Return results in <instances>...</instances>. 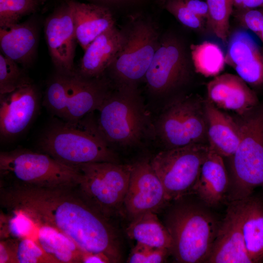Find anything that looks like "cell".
Here are the masks:
<instances>
[{"label":"cell","instance_id":"39","mask_svg":"<svg viewBox=\"0 0 263 263\" xmlns=\"http://www.w3.org/2000/svg\"><path fill=\"white\" fill-rule=\"evenodd\" d=\"M233 6L236 9H240L241 7L244 0H231Z\"/></svg>","mask_w":263,"mask_h":263},{"label":"cell","instance_id":"4","mask_svg":"<svg viewBox=\"0 0 263 263\" xmlns=\"http://www.w3.org/2000/svg\"><path fill=\"white\" fill-rule=\"evenodd\" d=\"M0 187H76L81 172L42 152L16 149L0 153Z\"/></svg>","mask_w":263,"mask_h":263},{"label":"cell","instance_id":"34","mask_svg":"<svg viewBox=\"0 0 263 263\" xmlns=\"http://www.w3.org/2000/svg\"><path fill=\"white\" fill-rule=\"evenodd\" d=\"M164 7L179 22L188 28L197 30L203 25L204 19L193 13L183 0H166Z\"/></svg>","mask_w":263,"mask_h":263},{"label":"cell","instance_id":"42","mask_svg":"<svg viewBox=\"0 0 263 263\" xmlns=\"http://www.w3.org/2000/svg\"><path fill=\"white\" fill-rule=\"evenodd\" d=\"M262 186H263V184Z\"/></svg>","mask_w":263,"mask_h":263},{"label":"cell","instance_id":"33","mask_svg":"<svg viewBox=\"0 0 263 263\" xmlns=\"http://www.w3.org/2000/svg\"><path fill=\"white\" fill-rule=\"evenodd\" d=\"M170 251L168 249L157 248L139 243L132 249L127 263H160L164 262Z\"/></svg>","mask_w":263,"mask_h":263},{"label":"cell","instance_id":"24","mask_svg":"<svg viewBox=\"0 0 263 263\" xmlns=\"http://www.w3.org/2000/svg\"><path fill=\"white\" fill-rule=\"evenodd\" d=\"M34 239L56 263H82L86 252L70 238L48 226L36 227Z\"/></svg>","mask_w":263,"mask_h":263},{"label":"cell","instance_id":"8","mask_svg":"<svg viewBox=\"0 0 263 263\" xmlns=\"http://www.w3.org/2000/svg\"><path fill=\"white\" fill-rule=\"evenodd\" d=\"M124 32L123 45L108 70L117 87L136 88L145 77L160 38L154 25L146 20L134 21Z\"/></svg>","mask_w":263,"mask_h":263},{"label":"cell","instance_id":"37","mask_svg":"<svg viewBox=\"0 0 263 263\" xmlns=\"http://www.w3.org/2000/svg\"><path fill=\"white\" fill-rule=\"evenodd\" d=\"M0 263H13L12 248L8 239L0 240Z\"/></svg>","mask_w":263,"mask_h":263},{"label":"cell","instance_id":"38","mask_svg":"<svg viewBox=\"0 0 263 263\" xmlns=\"http://www.w3.org/2000/svg\"><path fill=\"white\" fill-rule=\"evenodd\" d=\"M263 8V0H244L240 9Z\"/></svg>","mask_w":263,"mask_h":263},{"label":"cell","instance_id":"12","mask_svg":"<svg viewBox=\"0 0 263 263\" xmlns=\"http://www.w3.org/2000/svg\"><path fill=\"white\" fill-rule=\"evenodd\" d=\"M44 31L49 53L57 72L66 75L75 73L74 57L77 41L69 1L46 19Z\"/></svg>","mask_w":263,"mask_h":263},{"label":"cell","instance_id":"7","mask_svg":"<svg viewBox=\"0 0 263 263\" xmlns=\"http://www.w3.org/2000/svg\"><path fill=\"white\" fill-rule=\"evenodd\" d=\"M76 166L81 177L76 189L92 208L110 220L123 207L132 164L105 162Z\"/></svg>","mask_w":263,"mask_h":263},{"label":"cell","instance_id":"26","mask_svg":"<svg viewBox=\"0 0 263 263\" xmlns=\"http://www.w3.org/2000/svg\"><path fill=\"white\" fill-rule=\"evenodd\" d=\"M191 59L195 71L206 77H215L224 70L225 56L216 43L208 41L190 47Z\"/></svg>","mask_w":263,"mask_h":263},{"label":"cell","instance_id":"19","mask_svg":"<svg viewBox=\"0 0 263 263\" xmlns=\"http://www.w3.org/2000/svg\"><path fill=\"white\" fill-rule=\"evenodd\" d=\"M207 121V139L210 150L229 158L236 150L241 139L238 122L222 112L207 100L205 102Z\"/></svg>","mask_w":263,"mask_h":263},{"label":"cell","instance_id":"16","mask_svg":"<svg viewBox=\"0 0 263 263\" xmlns=\"http://www.w3.org/2000/svg\"><path fill=\"white\" fill-rule=\"evenodd\" d=\"M207 100L220 109L243 116L256 108L258 100L248 84L238 75L225 73L214 77L207 86Z\"/></svg>","mask_w":263,"mask_h":263},{"label":"cell","instance_id":"35","mask_svg":"<svg viewBox=\"0 0 263 263\" xmlns=\"http://www.w3.org/2000/svg\"><path fill=\"white\" fill-rule=\"evenodd\" d=\"M244 25L258 36L263 31V8L237 9Z\"/></svg>","mask_w":263,"mask_h":263},{"label":"cell","instance_id":"27","mask_svg":"<svg viewBox=\"0 0 263 263\" xmlns=\"http://www.w3.org/2000/svg\"><path fill=\"white\" fill-rule=\"evenodd\" d=\"M68 76L57 72L49 81L43 100V106L61 119L64 118L67 106Z\"/></svg>","mask_w":263,"mask_h":263},{"label":"cell","instance_id":"32","mask_svg":"<svg viewBox=\"0 0 263 263\" xmlns=\"http://www.w3.org/2000/svg\"><path fill=\"white\" fill-rule=\"evenodd\" d=\"M31 81L19 65L0 54V95L12 92Z\"/></svg>","mask_w":263,"mask_h":263},{"label":"cell","instance_id":"41","mask_svg":"<svg viewBox=\"0 0 263 263\" xmlns=\"http://www.w3.org/2000/svg\"><path fill=\"white\" fill-rule=\"evenodd\" d=\"M258 36L259 37L263 44V31H262Z\"/></svg>","mask_w":263,"mask_h":263},{"label":"cell","instance_id":"25","mask_svg":"<svg viewBox=\"0 0 263 263\" xmlns=\"http://www.w3.org/2000/svg\"><path fill=\"white\" fill-rule=\"evenodd\" d=\"M127 235L136 243L166 248L171 252L172 241L166 226L154 212L141 214L131 220L126 229Z\"/></svg>","mask_w":263,"mask_h":263},{"label":"cell","instance_id":"23","mask_svg":"<svg viewBox=\"0 0 263 263\" xmlns=\"http://www.w3.org/2000/svg\"><path fill=\"white\" fill-rule=\"evenodd\" d=\"M243 234L252 263L263 262V200L250 196L239 200Z\"/></svg>","mask_w":263,"mask_h":263},{"label":"cell","instance_id":"36","mask_svg":"<svg viewBox=\"0 0 263 263\" xmlns=\"http://www.w3.org/2000/svg\"><path fill=\"white\" fill-rule=\"evenodd\" d=\"M187 7L195 15L204 19L208 17V7L207 1L202 0H183Z\"/></svg>","mask_w":263,"mask_h":263},{"label":"cell","instance_id":"6","mask_svg":"<svg viewBox=\"0 0 263 263\" xmlns=\"http://www.w3.org/2000/svg\"><path fill=\"white\" fill-rule=\"evenodd\" d=\"M117 88L97 110V127L108 143L135 146L146 132L148 115L137 88Z\"/></svg>","mask_w":263,"mask_h":263},{"label":"cell","instance_id":"15","mask_svg":"<svg viewBox=\"0 0 263 263\" xmlns=\"http://www.w3.org/2000/svg\"><path fill=\"white\" fill-rule=\"evenodd\" d=\"M206 263H252L245 247L239 201L230 202Z\"/></svg>","mask_w":263,"mask_h":263},{"label":"cell","instance_id":"14","mask_svg":"<svg viewBox=\"0 0 263 263\" xmlns=\"http://www.w3.org/2000/svg\"><path fill=\"white\" fill-rule=\"evenodd\" d=\"M39 92L32 81L0 95V135L9 141L29 126L38 111Z\"/></svg>","mask_w":263,"mask_h":263},{"label":"cell","instance_id":"30","mask_svg":"<svg viewBox=\"0 0 263 263\" xmlns=\"http://www.w3.org/2000/svg\"><path fill=\"white\" fill-rule=\"evenodd\" d=\"M13 263H56L36 240L29 237L9 238Z\"/></svg>","mask_w":263,"mask_h":263},{"label":"cell","instance_id":"21","mask_svg":"<svg viewBox=\"0 0 263 263\" xmlns=\"http://www.w3.org/2000/svg\"><path fill=\"white\" fill-rule=\"evenodd\" d=\"M73 10L77 42L85 51L99 35L115 25L110 10L94 4L69 1Z\"/></svg>","mask_w":263,"mask_h":263},{"label":"cell","instance_id":"2","mask_svg":"<svg viewBox=\"0 0 263 263\" xmlns=\"http://www.w3.org/2000/svg\"><path fill=\"white\" fill-rule=\"evenodd\" d=\"M87 115L75 121L55 120L41 134L38 147L65 164L76 166L93 162L119 163L116 154Z\"/></svg>","mask_w":263,"mask_h":263},{"label":"cell","instance_id":"18","mask_svg":"<svg viewBox=\"0 0 263 263\" xmlns=\"http://www.w3.org/2000/svg\"><path fill=\"white\" fill-rule=\"evenodd\" d=\"M125 37L124 31L115 25L103 32L84 51L75 72L89 78L102 76L120 51Z\"/></svg>","mask_w":263,"mask_h":263},{"label":"cell","instance_id":"9","mask_svg":"<svg viewBox=\"0 0 263 263\" xmlns=\"http://www.w3.org/2000/svg\"><path fill=\"white\" fill-rule=\"evenodd\" d=\"M209 148L197 143L166 149L150 161L160 179L168 202L178 201L193 193L201 166Z\"/></svg>","mask_w":263,"mask_h":263},{"label":"cell","instance_id":"13","mask_svg":"<svg viewBox=\"0 0 263 263\" xmlns=\"http://www.w3.org/2000/svg\"><path fill=\"white\" fill-rule=\"evenodd\" d=\"M168 202L163 186L150 161L143 159L132 164L123 204L131 220L145 212L156 213Z\"/></svg>","mask_w":263,"mask_h":263},{"label":"cell","instance_id":"31","mask_svg":"<svg viewBox=\"0 0 263 263\" xmlns=\"http://www.w3.org/2000/svg\"><path fill=\"white\" fill-rule=\"evenodd\" d=\"M208 7L207 19L214 34L223 41L228 36L229 19L233 11L231 0H207Z\"/></svg>","mask_w":263,"mask_h":263},{"label":"cell","instance_id":"5","mask_svg":"<svg viewBox=\"0 0 263 263\" xmlns=\"http://www.w3.org/2000/svg\"><path fill=\"white\" fill-rule=\"evenodd\" d=\"M239 121L241 139L230 159V202L247 198L263 184V109L252 111Z\"/></svg>","mask_w":263,"mask_h":263},{"label":"cell","instance_id":"11","mask_svg":"<svg viewBox=\"0 0 263 263\" xmlns=\"http://www.w3.org/2000/svg\"><path fill=\"white\" fill-rule=\"evenodd\" d=\"M189 72V62L183 44L177 38L168 35L160 38L144 79L151 93L162 95L183 84Z\"/></svg>","mask_w":263,"mask_h":263},{"label":"cell","instance_id":"28","mask_svg":"<svg viewBox=\"0 0 263 263\" xmlns=\"http://www.w3.org/2000/svg\"><path fill=\"white\" fill-rule=\"evenodd\" d=\"M263 53L247 34L240 32L232 37L225 56V62L234 68L235 66L250 62Z\"/></svg>","mask_w":263,"mask_h":263},{"label":"cell","instance_id":"17","mask_svg":"<svg viewBox=\"0 0 263 263\" xmlns=\"http://www.w3.org/2000/svg\"><path fill=\"white\" fill-rule=\"evenodd\" d=\"M102 77V76H101ZM69 75L66 111L63 120L75 121L97 111L111 91L109 81Z\"/></svg>","mask_w":263,"mask_h":263},{"label":"cell","instance_id":"20","mask_svg":"<svg viewBox=\"0 0 263 263\" xmlns=\"http://www.w3.org/2000/svg\"><path fill=\"white\" fill-rule=\"evenodd\" d=\"M229 186V178L223 157L209 149L193 193L206 206L215 207L227 196Z\"/></svg>","mask_w":263,"mask_h":263},{"label":"cell","instance_id":"29","mask_svg":"<svg viewBox=\"0 0 263 263\" xmlns=\"http://www.w3.org/2000/svg\"><path fill=\"white\" fill-rule=\"evenodd\" d=\"M45 0H0V28H10L24 16L35 13Z\"/></svg>","mask_w":263,"mask_h":263},{"label":"cell","instance_id":"40","mask_svg":"<svg viewBox=\"0 0 263 263\" xmlns=\"http://www.w3.org/2000/svg\"><path fill=\"white\" fill-rule=\"evenodd\" d=\"M98 0L103 1L105 2H116V1H123L125 0Z\"/></svg>","mask_w":263,"mask_h":263},{"label":"cell","instance_id":"22","mask_svg":"<svg viewBox=\"0 0 263 263\" xmlns=\"http://www.w3.org/2000/svg\"><path fill=\"white\" fill-rule=\"evenodd\" d=\"M38 35L37 25L32 20L0 28L1 53L23 67H29L36 54Z\"/></svg>","mask_w":263,"mask_h":263},{"label":"cell","instance_id":"3","mask_svg":"<svg viewBox=\"0 0 263 263\" xmlns=\"http://www.w3.org/2000/svg\"><path fill=\"white\" fill-rule=\"evenodd\" d=\"M165 226L172 239V254L178 263H206L220 223L206 207L180 203L167 215Z\"/></svg>","mask_w":263,"mask_h":263},{"label":"cell","instance_id":"1","mask_svg":"<svg viewBox=\"0 0 263 263\" xmlns=\"http://www.w3.org/2000/svg\"><path fill=\"white\" fill-rule=\"evenodd\" d=\"M0 205L6 214L62 233L86 253L103 254L112 263L121 260L115 227L82 198L75 187H0Z\"/></svg>","mask_w":263,"mask_h":263},{"label":"cell","instance_id":"10","mask_svg":"<svg viewBox=\"0 0 263 263\" xmlns=\"http://www.w3.org/2000/svg\"><path fill=\"white\" fill-rule=\"evenodd\" d=\"M155 127L166 149L204 143L207 140L205 102L193 96L175 99L164 109Z\"/></svg>","mask_w":263,"mask_h":263}]
</instances>
